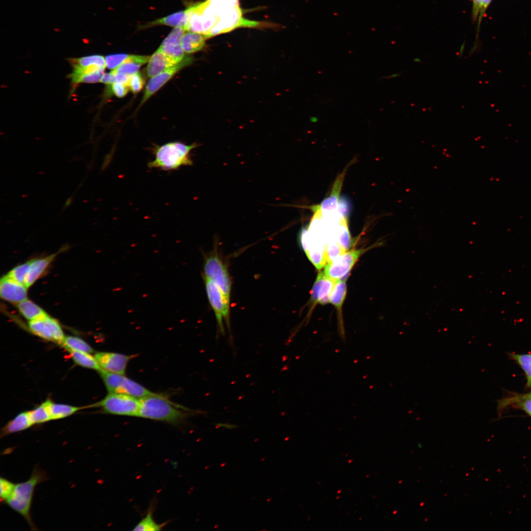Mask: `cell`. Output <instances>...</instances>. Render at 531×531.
Masks as SVG:
<instances>
[{"mask_svg":"<svg viewBox=\"0 0 531 531\" xmlns=\"http://www.w3.org/2000/svg\"><path fill=\"white\" fill-rule=\"evenodd\" d=\"M72 197H70L69 198H68L67 200H66L65 204H64V206H63V209H65V208H66L67 207H68L69 206H70L71 205V203H72Z\"/></svg>","mask_w":531,"mask_h":531,"instance_id":"cell-44","label":"cell"},{"mask_svg":"<svg viewBox=\"0 0 531 531\" xmlns=\"http://www.w3.org/2000/svg\"><path fill=\"white\" fill-rule=\"evenodd\" d=\"M183 410L162 394L155 393L140 398L138 417L178 424L188 416Z\"/></svg>","mask_w":531,"mask_h":531,"instance_id":"cell-1","label":"cell"},{"mask_svg":"<svg viewBox=\"0 0 531 531\" xmlns=\"http://www.w3.org/2000/svg\"><path fill=\"white\" fill-rule=\"evenodd\" d=\"M51 420H57L68 417L79 411L78 407L56 403L51 400L45 401Z\"/></svg>","mask_w":531,"mask_h":531,"instance_id":"cell-23","label":"cell"},{"mask_svg":"<svg viewBox=\"0 0 531 531\" xmlns=\"http://www.w3.org/2000/svg\"><path fill=\"white\" fill-rule=\"evenodd\" d=\"M17 307L22 315L29 321L42 318L48 315L43 309L28 299L17 304Z\"/></svg>","mask_w":531,"mask_h":531,"instance_id":"cell-22","label":"cell"},{"mask_svg":"<svg viewBox=\"0 0 531 531\" xmlns=\"http://www.w3.org/2000/svg\"><path fill=\"white\" fill-rule=\"evenodd\" d=\"M195 144L186 145L179 142H170L156 147L153 151L154 159L148 162L150 169L164 171L177 170L182 166H191L190 154L196 148Z\"/></svg>","mask_w":531,"mask_h":531,"instance_id":"cell-3","label":"cell"},{"mask_svg":"<svg viewBox=\"0 0 531 531\" xmlns=\"http://www.w3.org/2000/svg\"><path fill=\"white\" fill-rule=\"evenodd\" d=\"M204 277L214 282L230 300L231 282L227 266L216 254L205 258L204 265Z\"/></svg>","mask_w":531,"mask_h":531,"instance_id":"cell-7","label":"cell"},{"mask_svg":"<svg viewBox=\"0 0 531 531\" xmlns=\"http://www.w3.org/2000/svg\"><path fill=\"white\" fill-rule=\"evenodd\" d=\"M126 54L109 55L105 57L106 66L110 69H114L119 66L128 57Z\"/></svg>","mask_w":531,"mask_h":531,"instance_id":"cell-37","label":"cell"},{"mask_svg":"<svg viewBox=\"0 0 531 531\" xmlns=\"http://www.w3.org/2000/svg\"><path fill=\"white\" fill-rule=\"evenodd\" d=\"M68 352L72 359L77 365L98 371L101 369L94 355H92L91 354L75 351Z\"/></svg>","mask_w":531,"mask_h":531,"instance_id":"cell-25","label":"cell"},{"mask_svg":"<svg viewBox=\"0 0 531 531\" xmlns=\"http://www.w3.org/2000/svg\"><path fill=\"white\" fill-rule=\"evenodd\" d=\"M345 170L335 180L330 196L325 199L320 205L315 206L313 208L320 209L322 212H331L337 210L339 195L345 175Z\"/></svg>","mask_w":531,"mask_h":531,"instance_id":"cell-18","label":"cell"},{"mask_svg":"<svg viewBox=\"0 0 531 531\" xmlns=\"http://www.w3.org/2000/svg\"><path fill=\"white\" fill-rule=\"evenodd\" d=\"M100 82L108 85H111L116 82L115 75L111 71L104 73L103 74Z\"/></svg>","mask_w":531,"mask_h":531,"instance_id":"cell-41","label":"cell"},{"mask_svg":"<svg viewBox=\"0 0 531 531\" xmlns=\"http://www.w3.org/2000/svg\"><path fill=\"white\" fill-rule=\"evenodd\" d=\"M205 36L201 33L188 31L184 34L182 47L185 53L191 54L202 50L205 45Z\"/></svg>","mask_w":531,"mask_h":531,"instance_id":"cell-21","label":"cell"},{"mask_svg":"<svg viewBox=\"0 0 531 531\" xmlns=\"http://www.w3.org/2000/svg\"><path fill=\"white\" fill-rule=\"evenodd\" d=\"M94 356L101 369L111 373L124 375L128 362L134 355L122 354L97 352Z\"/></svg>","mask_w":531,"mask_h":531,"instance_id":"cell-11","label":"cell"},{"mask_svg":"<svg viewBox=\"0 0 531 531\" xmlns=\"http://www.w3.org/2000/svg\"><path fill=\"white\" fill-rule=\"evenodd\" d=\"M347 219L342 216L339 221L332 227V231L341 248L346 252L352 245V239L348 225Z\"/></svg>","mask_w":531,"mask_h":531,"instance_id":"cell-20","label":"cell"},{"mask_svg":"<svg viewBox=\"0 0 531 531\" xmlns=\"http://www.w3.org/2000/svg\"><path fill=\"white\" fill-rule=\"evenodd\" d=\"M181 43L182 40L179 38L167 37L158 49L176 63H177L185 57Z\"/></svg>","mask_w":531,"mask_h":531,"instance_id":"cell-16","label":"cell"},{"mask_svg":"<svg viewBox=\"0 0 531 531\" xmlns=\"http://www.w3.org/2000/svg\"><path fill=\"white\" fill-rule=\"evenodd\" d=\"M47 479L46 473L36 465L29 479L15 484L12 494L4 503L22 516L32 531L37 530L30 514L33 492L38 484Z\"/></svg>","mask_w":531,"mask_h":531,"instance_id":"cell-2","label":"cell"},{"mask_svg":"<svg viewBox=\"0 0 531 531\" xmlns=\"http://www.w3.org/2000/svg\"><path fill=\"white\" fill-rule=\"evenodd\" d=\"M193 60L192 57L185 56L179 62L151 78L146 85L141 104L146 101L180 70L191 64Z\"/></svg>","mask_w":531,"mask_h":531,"instance_id":"cell-10","label":"cell"},{"mask_svg":"<svg viewBox=\"0 0 531 531\" xmlns=\"http://www.w3.org/2000/svg\"><path fill=\"white\" fill-rule=\"evenodd\" d=\"M165 525L158 524L155 521L152 516V510L150 509L146 516L136 525L133 531H161Z\"/></svg>","mask_w":531,"mask_h":531,"instance_id":"cell-29","label":"cell"},{"mask_svg":"<svg viewBox=\"0 0 531 531\" xmlns=\"http://www.w3.org/2000/svg\"><path fill=\"white\" fill-rule=\"evenodd\" d=\"M94 406L100 407L106 413L138 417L140 399L124 394L109 393Z\"/></svg>","mask_w":531,"mask_h":531,"instance_id":"cell-5","label":"cell"},{"mask_svg":"<svg viewBox=\"0 0 531 531\" xmlns=\"http://www.w3.org/2000/svg\"><path fill=\"white\" fill-rule=\"evenodd\" d=\"M130 76L122 74H117L115 75L116 82L120 83L127 86Z\"/></svg>","mask_w":531,"mask_h":531,"instance_id":"cell-43","label":"cell"},{"mask_svg":"<svg viewBox=\"0 0 531 531\" xmlns=\"http://www.w3.org/2000/svg\"><path fill=\"white\" fill-rule=\"evenodd\" d=\"M186 22L187 15L185 10L173 13L163 18L153 21L148 24L147 27L158 25H165L174 28L180 27L184 29Z\"/></svg>","mask_w":531,"mask_h":531,"instance_id":"cell-24","label":"cell"},{"mask_svg":"<svg viewBox=\"0 0 531 531\" xmlns=\"http://www.w3.org/2000/svg\"><path fill=\"white\" fill-rule=\"evenodd\" d=\"M149 56L129 55L118 67L111 71L115 75L122 74L132 75L137 73L140 67L148 61Z\"/></svg>","mask_w":531,"mask_h":531,"instance_id":"cell-19","label":"cell"},{"mask_svg":"<svg viewBox=\"0 0 531 531\" xmlns=\"http://www.w3.org/2000/svg\"><path fill=\"white\" fill-rule=\"evenodd\" d=\"M30 263L29 261L18 265L12 269L6 275L14 281L25 285Z\"/></svg>","mask_w":531,"mask_h":531,"instance_id":"cell-31","label":"cell"},{"mask_svg":"<svg viewBox=\"0 0 531 531\" xmlns=\"http://www.w3.org/2000/svg\"><path fill=\"white\" fill-rule=\"evenodd\" d=\"M527 399H531V392L525 394H514V396L501 401L500 402L499 407L501 409L508 405H515L521 401Z\"/></svg>","mask_w":531,"mask_h":531,"instance_id":"cell-38","label":"cell"},{"mask_svg":"<svg viewBox=\"0 0 531 531\" xmlns=\"http://www.w3.org/2000/svg\"><path fill=\"white\" fill-rule=\"evenodd\" d=\"M70 62L74 68L84 67L92 64L106 67L105 59L103 56L98 55H90L78 59H71Z\"/></svg>","mask_w":531,"mask_h":531,"instance_id":"cell-28","label":"cell"},{"mask_svg":"<svg viewBox=\"0 0 531 531\" xmlns=\"http://www.w3.org/2000/svg\"><path fill=\"white\" fill-rule=\"evenodd\" d=\"M104 70H101L93 73L82 75L71 74L72 82L75 84L80 83H95L100 81Z\"/></svg>","mask_w":531,"mask_h":531,"instance_id":"cell-33","label":"cell"},{"mask_svg":"<svg viewBox=\"0 0 531 531\" xmlns=\"http://www.w3.org/2000/svg\"><path fill=\"white\" fill-rule=\"evenodd\" d=\"M364 252L362 249H353L345 252L326 265L324 273L334 280H345L349 273Z\"/></svg>","mask_w":531,"mask_h":531,"instance_id":"cell-8","label":"cell"},{"mask_svg":"<svg viewBox=\"0 0 531 531\" xmlns=\"http://www.w3.org/2000/svg\"><path fill=\"white\" fill-rule=\"evenodd\" d=\"M56 253L48 256L31 260L27 276L25 286L29 288L43 274L58 255Z\"/></svg>","mask_w":531,"mask_h":531,"instance_id":"cell-14","label":"cell"},{"mask_svg":"<svg viewBox=\"0 0 531 531\" xmlns=\"http://www.w3.org/2000/svg\"><path fill=\"white\" fill-rule=\"evenodd\" d=\"M492 0H472V15L473 20L478 18V24L481 20L484 13Z\"/></svg>","mask_w":531,"mask_h":531,"instance_id":"cell-34","label":"cell"},{"mask_svg":"<svg viewBox=\"0 0 531 531\" xmlns=\"http://www.w3.org/2000/svg\"><path fill=\"white\" fill-rule=\"evenodd\" d=\"M68 351H75L92 354L94 353L91 347L84 340L73 336H65L62 342L60 344Z\"/></svg>","mask_w":531,"mask_h":531,"instance_id":"cell-26","label":"cell"},{"mask_svg":"<svg viewBox=\"0 0 531 531\" xmlns=\"http://www.w3.org/2000/svg\"><path fill=\"white\" fill-rule=\"evenodd\" d=\"M206 295L216 317L217 325L222 334L225 333L223 320L229 326L230 300L225 296L218 286L212 281L204 277Z\"/></svg>","mask_w":531,"mask_h":531,"instance_id":"cell-6","label":"cell"},{"mask_svg":"<svg viewBox=\"0 0 531 531\" xmlns=\"http://www.w3.org/2000/svg\"><path fill=\"white\" fill-rule=\"evenodd\" d=\"M145 83V79L141 72H137L130 76L127 84L129 89L133 93L139 92Z\"/></svg>","mask_w":531,"mask_h":531,"instance_id":"cell-35","label":"cell"},{"mask_svg":"<svg viewBox=\"0 0 531 531\" xmlns=\"http://www.w3.org/2000/svg\"><path fill=\"white\" fill-rule=\"evenodd\" d=\"M336 280L320 272L316 278L311 292V299L315 303L325 304L329 302V295Z\"/></svg>","mask_w":531,"mask_h":531,"instance_id":"cell-13","label":"cell"},{"mask_svg":"<svg viewBox=\"0 0 531 531\" xmlns=\"http://www.w3.org/2000/svg\"><path fill=\"white\" fill-rule=\"evenodd\" d=\"M347 293L345 280H336L330 295L329 302L338 310H341Z\"/></svg>","mask_w":531,"mask_h":531,"instance_id":"cell-27","label":"cell"},{"mask_svg":"<svg viewBox=\"0 0 531 531\" xmlns=\"http://www.w3.org/2000/svg\"><path fill=\"white\" fill-rule=\"evenodd\" d=\"M29 328L36 336L59 344L65 337L59 322L48 315L42 318L29 321Z\"/></svg>","mask_w":531,"mask_h":531,"instance_id":"cell-9","label":"cell"},{"mask_svg":"<svg viewBox=\"0 0 531 531\" xmlns=\"http://www.w3.org/2000/svg\"><path fill=\"white\" fill-rule=\"evenodd\" d=\"M28 288L6 275L3 276L0 281V297L9 302L16 305L27 299Z\"/></svg>","mask_w":531,"mask_h":531,"instance_id":"cell-12","label":"cell"},{"mask_svg":"<svg viewBox=\"0 0 531 531\" xmlns=\"http://www.w3.org/2000/svg\"><path fill=\"white\" fill-rule=\"evenodd\" d=\"M108 86L110 87L109 89L110 91L119 98L123 97L126 95L129 89L127 85L118 82H115Z\"/></svg>","mask_w":531,"mask_h":531,"instance_id":"cell-39","label":"cell"},{"mask_svg":"<svg viewBox=\"0 0 531 531\" xmlns=\"http://www.w3.org/2000/svg\"><path fill=\"white\" fill-rule=\"evenodd\" d=\"M318 120V118L317 117H311L310 118V121L311 122H316Z\"/></svg>","mask_w":531,"mask_h":531,"instance_id":"cell-45","label":"cell"},{"mask_svg":"<svg viewBox=\"0 0 531 531\" xmlns=\"http://www.w3.org/2000/svg\"><path fill=\"white\" fill-rule=\"evenodd\" d=\"M29 414L32 425L41 424L51 420L45 402L29 411Z\"/></svg>","mask_w":531,"mask_h":531,"instance_id":"cell-30","label":"cell"},{"mask_svg":"<svg viewBox=\"0 0 531 531\" xmlns=\"http://www.w3.org/2000/svg\"><path fill=\"white\" fill-rule=\"evenodd\" d=\"M15 484L13 483L10 480L1 477L0 479V502L2 503H5L7 499L12 494Z\"/></svg>","mask_w":531,"mask_h":531,"instance_id":"cell-36","label":"cell"},{"mask_svg":"<svg viewBox=\"0 0 531 531\" xmlns=\"http://www.w3.org/2000/svg\"><path fill=\"white\" fill-rule=\"evenodd\" d=\"M515 406L522 408L528 414L531 416V399L521 401L516 403Z\"/></svg>","mask_w":531,"mask_h":531,"instance_id":"cell-42","label":"cell"},{"mask_svg":"<svg viewBox=\"0 0 531 531\" xmlns=\"http://www.w3.org/2000/svg\"><path fill=\"white\" fill-rule=\"evenodd\" d=\"M98 372L109 393L124 394L139 399L155 393L124 375L102 369Z\"/></svg>","mask_w":531,"mask_h":531,"instance_id":"cell-4","label":"cell"},{"mask_svg":"<svg viewBox=\"0 0 531 531\" xmlns=\"http://www.w3.org/2000/svg\"><path fill=\"white\" fill-rule=\"evenodd\" d=\"M514 359L521 366L526 373L527 378V386L531 387V354H512Z\"/></svg>","mask_w":531,"mask_h":531,"instance_id":"cell-32","label":"cell"},{"mask_svg":"<svg viewBox=\"0 0 531 531\" xmlns=\"http://www.w3.org/2000/svg\"><path fill=\"white\" fill-rule=\"evenodd\" d=\"M176 64L158 49L149 57L146 68L147 75L152 78Z\"/></svg>","mask_w":531,"mask_h":531,"instance_id":"cell-15","label":"cell"},{"mask_svg":"<svg viewBox=\"0 0 531 531\" xmlns=\"http://www.w3.org/2000/svg\"><path fill=\"white\" fill-rule=\"evenodd\" d=\"M350 203L345 198L342 197L338 200L337 210L339 213L347 219L350 213Z\"/></svg>","mask_w":531,"mask_h":531,"instance_id":"cell-40","label":"cell"},{"mask_svg":"<svg viewBox=\"0 0 531 531\" xmlns=\"http://www.w3.org/2000/svg\"><path fill=\"white\" fill-rule=\"evenodd\" d=\"M32 425L29 412H24L17 414L10 420L0 430V438L11 434L25 430Z\"/></svg>","mask_w":531,"mask_h":531,"instance_id":"cell-17","label":"cell"},{"mask_svg":"<svg viewBox=\"0 0 531 531\" xmlns=\"http://www.w3.org/2000/svg\"><path fill=\"white\" fill-rule=\"evenodd\" d=\"M399 74H392V75H391V76H390V77L389 76V77H387H387H388V78H392V77H395L398 76V75H399Z\"/></svg>","mask_w":531,"mask_h":531,"instance_id":"cell-46","label":"cell"}]
</instances>
